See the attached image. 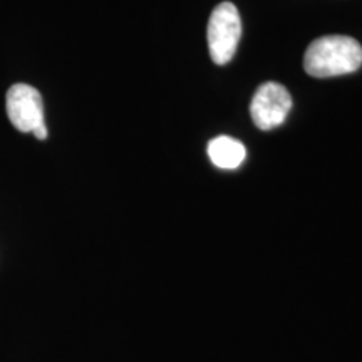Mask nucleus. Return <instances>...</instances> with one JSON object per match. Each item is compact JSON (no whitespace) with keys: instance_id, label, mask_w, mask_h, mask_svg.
Wrapping results in <instances>:
<instances>
[{"instance_id":"obj_4","label":"nucleus","mask_w":362,"mask_h":362,"mask_svg":"<svg viewBox=\"0 0 362 362\" xmlns=\"http://www.w3.org/2000/svg\"><path fill=\"white\" fill-rule=\"evenodd\" d=\"M292 110L291 93L277 83H265L257 89L250 104V115L262 131L275 129L285 121Z\"/></svg>"},{"instance_id":"obj_2","label":"nucleus","mask_w":362,"mask_h":362,"mask_svg":"<svg viewBox=\"0 0 362 362\" xmlns=\"http://www.w3.org/2000/svg\"><path fill=\"white\" fill-rule=\"evenodd\" d=\"M240 37H242V21L237 7L230 2L216 6L208 22V47H210L211 61L218 66L232 61Z\"/></svg>"},{"instance_id":"obj_5","label":"nucleus","mask_w":362,"mask_h":362,"mask_svg":"<svg viewBox=\"0 0 362 362\" xmlns=\"http://www.w3.org/2000/svg\"><path fill=\"white\" fill-rule=\"evenodd\" d=\"M208 156L221 170H235L245 161L247 149L238 139L230 136H218L208 143Z\"/></svg>"},{"instance_id":"obj_1","label":"nucleus","mask_w":362,"mask_h":362,"mask_svg":"<svg viewBox=\"0 0 362 362\" xmlns=\"http://www.w3.org/2000/svg\"><path fill=\"white\" fill-rule=\"evenodd\" d=\"M362 66V47L349 35H324L305 51L304 67L312 78H336Z\"/></svg>"},{"instance_id":"obj_3","label":"nucleus","mask_w":362,"mask_h":362,"mask_svg":"<svg viewBox=\"0 0 362 362\" xmlns=\"http://www.w3.org/2000/svg\"><path fill=\"white\" fill-rule=\"evenodd\" d=\"M6 110L12 126L21 133H34L35 129L45 126L42 96L33 86H11L7 90Z\"/></svg>"}]
</instances>
